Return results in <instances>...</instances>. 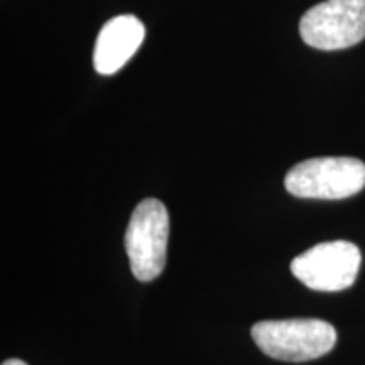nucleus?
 Masks as SVG:
<instances>
[{
  "mask_svg": "<svg viewBox=\"0 0 365 365\" xmlns=\"http://www.w3.org/2000/svg\"><path fill=\"white\" fill-rule=\"evenodd\" d=\"M252 339L269 357L282 362H308L330 352L336 344V330L314 318L271 319L255 323Z\"/></svg>",
  "mask_w": 365,
  "mask_h": 365,
  "instance_id": "f257e3e1",
  "label": "nucleus"
},
{
  "mask_svg": "<svg viewBox=\"0 0 365 365\" xmlns=\"http://www.w3.org/2000/svg\"><path fill=\"white\" fill-rule=\"evenodd\" d=\"M296 198L344 200L365 186V164L355 158H313L301 161L284 178Z\"/></svg>",
  "mask_w": 365,
  "mask_h": 365,
  "instance_id": "f03ea898",
  "label": "nucleus"
},
{
  "mask_svg": "<svg viewBox=\"0 0 365 365\" xmlns=\"http://www.w3.org/2000/svg\"><path fill=\"white\" fill-rule=\"evenodd\" d=\"M170 213L156 198L143 200L132 213L125 232V252L135 279L149 282L166 266Z\"/></svg>",
  "mask_w": 365,
  "mask_h": 365,
  "instance_id": "7ed1b4c3",
  "label": "nucleus"
},
{
  "mask_svg": "<svg viewBox=\"0 0 365 365\" xmlns=\"http://www.w3.org/2000/svg\"><path fill=\"white\" fill-rule=\"evenodd\" d=\"M299 34L322 51L352 48L365 39V0H325L303 14Z\"/></svg>",
  "mask_w": 365,
  "mask_h": 365,
  "instance_id": "20e7f679",
  "label": "nucleus"
},
{
  "mask_svg": "<svg viewBox=\"0 0 365 365\" xmlns=\"http://www.w3.org/2000/svg\"><path fill=\"white\" fill-rule=\"evenodd\" d=\"M362 254L349 240L322 242L291 262L296 279L314 291H344L357 279Z\"/></svg>",
  "mask_w": 365,
  "mask_h": 365,
  "instance_id": "39448f33",
  "label": "nucleus"
},
{
  "mask_svg": "<svg viewBox=\"0 0 365 365\" xmlns=\"http://www.w3.org/2000/svg\"><path fill=\"white\" fill-rule=\"evenodd\" d=\"M145 27L135 16L124 14L110 19L98 33L93 49V66L100 75L122 70L144 43Z\"/></svg>",
  "mask_w": 365,
  "mask_h": 365,
  "instance_id": "423d86ee",
  "label": "nucleus"
},
{
  "mask_svg": "<svg viewBox=\"0 0 365 365\" xmlns=\"http://www.w3.org/2000/svg\"><path fill=\"white\" fill-rule=\"evenodd\" d=\"M2 365H27V364L22 362V360H19V359H9Z\"/></svg>",
  "mask_w": 365,
  "mask_h": 365,
  "instance_id": "0eeeda50",
  "label": "nucleus"
}]
</instances>
